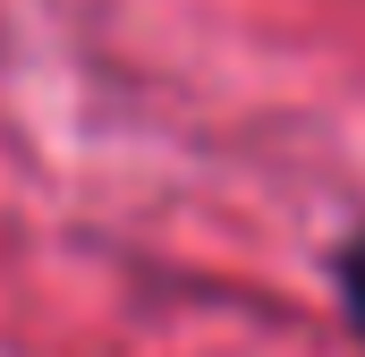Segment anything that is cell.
<instances>
[{"mask_svg":"<svg viewBox=\"0 0 365 357\" xmlns=\"http://www.w3.org/2000/svg\"><path fill=\"white\" fill-rule=\"evenodd\" d=\"M340 298H349V323L365 332V230L340 247Z\"/></svg>","mask_w":365,"mask_h":357,"instance_id":"1","label":"cell"}]
</instances>
